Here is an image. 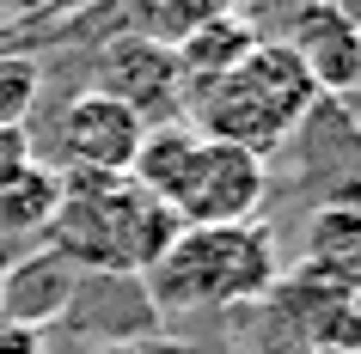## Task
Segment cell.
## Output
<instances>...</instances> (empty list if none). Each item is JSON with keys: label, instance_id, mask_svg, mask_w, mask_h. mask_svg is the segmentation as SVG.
<instances>
[{"label": "cell", "instance_id": "2e32d148", "mask_svg": "<svg viewBox=\"0 0 361 354\" xmlns=\"http://www.w3.org/2000/svg\"><path fill=\"white\" fill-rule=\"evenodd\" d=\"M0 354H49L37 330H19V324H0Z\"/></svg>", "mask_w": 361, "mask_h": 354}, {"label": "cell", "instance_id": "e0dca14e", "mask_svg": "<svg viewBox=\"0 0 361 354\" xmlns=\"http://www.w3.org/2000/svg\"><path fill=\"white\" fill-rule=\"evenodd\" d=\"M337 6H343V13H349V25H355V31H361V0H337Z\"/></svg>", "mask_w": 361, "mask_h": 354}, {"label": "cell", "instance_id": "9a60e30c", "mask_svg": "<svg viewBox=\"0 0 361 354\" xmlns=\"http://www.w3.org/2000/svg\"><path fill=\"white\" fill-rule=\"evenodd\" d=\"M37 159V147H31V129H0V184H13L25 165Z\"/></svg>", "mask_w": 361, "mask_h": 354}, {"label": "cell", "instance_id": "30bf717a", "mask_svg": "<svg viewBox=\"0 0 361 354\" xmlns=\"http://www.w3.org/2000/svg\"><path fill=\"white\" fill-rule=\"evenodd\" d=\"M300 269L337 281L343 293L361 299V202H324V208H312Z\"/></svg>", "mask_w": 361, "mask_h": 354}, {"label": "cell", "instance_id": "6da1fadb", "mask_svg": "<svg viewBox=\"0 0 361 354\" xmlns=\"http://www.w3.org/2000/svg\"><path fill=\"white\" fill-rule=\"evenodd\" d=\"M184 226L166 202H153L135 177H92L61 171V208L49 220V251L68 257L80 275L147 281V269L171 251Z\"/></svg>", "mask_w": 361, "mask_h": 354}, {"label": "cell", "instance_id": "7a4b0ae2", "mask_svg": "<svg viewBox=\"0 0 361 354\" xmlns=\"http://www.w3.org/2000/svg\"><path fill=\"white\" fill-rule=\"evenodd\" d=\"M319 104L324 92L312 86L300 56L288 43H257L239 68H227L221 80L196 86L184 98V122L202 129L209 141H233V147L269 159L276 147H288L306 129V116Z\"/></svg>", "mask_w": 361, "mask_h": 354}, {"label": "cell", "instance_id": "8fae6325", "mask_svg": "<svg viewBox=\"0 0 361 354\" xmlns=\"http://www.w3.org/2000/svg\"><path fill=\"white\" fill-rule=\"evenodd\" d=\"M178 49V74H184V98L196 92V86H209V80H221L227 68H239V61L257 49V37H251L245 19H233V13H214V19H196L184 37L171 43Z\"/></svg>", "mask_w": 361, "mask_h": 354}, {"label": "cell", "instance_id": "ba28073f", "mask_svg": "<svg viewBox=\"0 0 361 354\" xmlns=\"http://www.w3.org/2000/svg\"><path fill=\"white\" fill-rule=\"evenodd\" d=\"M80 293V269L68 257H56L49 244L43 251H25L0 269V324H19V330H49V324H68Z\"/></svg>", "mask_w": 361, "mask_h": 354}, {"label": "cell", "instance_id": "ac0fdd59", "mask_svg": "<svg viewBox=\"0 0 361 354\" xmlns=\"http://www.w3.org/2000/svg\"><path fill=\"white\" fill-rule=\"evenodd\" d=\"M300 354H337V348H300Z\"/></svg>", "mask_w": 361, "mask_h": 354}, {"label": "cell", "instance_id": "7c38bea8", "mask_svg": "<svg viewBox=\"0 0 361 354\" xmlns=\"http://www.w3.org/2000/svg\"><path fill=\"white\" fill-rule=\"evenodd\" d=\"M196 147H202V129H190L184 116H171V122H153V129L141 134V153H135L129 177L147 189L153 202H166V208H171V196H178L184 171H190V159H196Z\"/></svg>", "mask_w": 361, "mask_h": 354}, {"label": "cell", "instance_id": "5bb4252c", "mask_svg": "<svg viewBox=\"0 0 361 354\" xmlns=\"http://www.w3.org/2000/svg\"><path fill=\"white\" fill-rule=\"evenodd\" d=\"M43 92V68L31 56H0V129H25Z\"/></svg>", "mask_w": 361, "mask_h": 354}, {"label": "cell", "instance_id": "3957f363", "mask_svg": "<svg viewBox=\"0 0 361 354\" xmlns=\"http://www.w3.org/2000/svg\"><path fill=\"white\" fill-rule=\"evenodd\" d=\"M276 281H282L276 239L264 220H245V226H184L141 287H147L153 312L166 317V312L251 305V299H269Z\"/></svg>", "mask_w": 361, "mask_h": 354}, {"label": "cell", "instance_id": "52a82bcc", "mask_svg": "<svg viewBox=\"0 0 361 354\" xmlns=\"http://www.w3.org/2000/svg\"><path fill=\"white\" fill-rule=\"evenodd\" d=\"M269 312L282 330H294V348H337V354H361V299L343 293L337 281L312 275V269H294L269 287Z\"/></svg>", "mask_w": 361, "mask_h": 354}, {"label": "cell", "instance_id": "277c9868", "mask_svg": "<svg viewBox=\"0 0 361 354\" xmlns=\"http://www.w3.org/2000/svg\"><path fill=\"white\" fill-rule=\"evenodd\" d=\"M264 196H269V159L202 134L184 184L171 196V214H178V226H245L257 220Z\"/></svg>", "mask_w": 361, "mask_h": 354}, {"label": "cell", "instance_id": "9c48e42d", "mask_svg": "<svg viewBox=\"0 0 361 354\" xmlns=\"http://www.w3.org/2000/svg\"><path fill=\"white\" fill-rule=\"evenodd\" d=\"M288 49L300 56V68L312 74V86H319L324 98H343V92L361 86V31L349 25V13H343L337 0L300 6L294 43H288Z\"/></svg>", "mask_w": 361, "mask_h": 354}, {"label": "cell", "instance_id": "d6986e66", "mask_svg": "<svg viewBox=\"0 0 361 354\" xmlns=\"http://www.w3.org/2000/svg\"><path fill=\"white\" fill-rule=\"evenodd\" d=\"M13 6H43V0H13Z\"/></svg>", "mask_w": 361, "mask_h": 354}, {"label": "cell", "instance_id": "5b68a950", "mask_svg": "<svg viewBox=\"0 0 361 354\" xmlns=\"http://www.w3.org/2000/svg\"><path fill=\"white\" fill-rule=\"evenodd\" d=\"M92 92L116 98L123 110H135L141 122H171V116H184V74H178V49L171 37H129L104 43V56H98V74H92Z\"/></svg>", "mask_w": 361, "mask_h": 354}, {"label": "cell", "instance_id": "8992f818", "mask_svg": "<svg viewBox=\"0 0 361 354\" xmlns=\"http://www.w3.org/2000/svg\"><path fill=\"white\" fill-rule=\"evenodd\" d=\"M141 134H147V122L135 110H123L116 98H104V92L86 86L80 98H68V110H61V122H56V153H61L56 171L129 177L135 153H141Z\"/></svg>", "mask_w": 361, "mask_h": 354}, {"label": "cell", "instance_id": "4fadbf2b", "mask_svg": "<svg viewBox=\"0 0 361 354\" xmlns=\"http://www.w3.org/2000/svg\"><path fill=\"white\" fill-rule=\"evenodd\" d=\"M61 208V171L31 159V165L0 184V239H43Z\"/></svg>", "mask_w": 361, "mask_h": 354}]
</instances>
